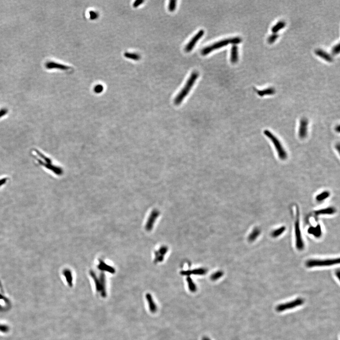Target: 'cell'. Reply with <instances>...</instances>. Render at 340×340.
<instances>
[{
  "instance_id": "obj_31",
  "label": "cell",
  "mask_w": 340,
  "mask_h": 340,
  "mask_svg": "<svg viewBox=\"0 0 340 340\" xmlns=\"http://www.w3.org/2000/svg\"><path fill=\"white\" fill-rule=\"evenodd\" d=\"M104 87L102 85H97L94 87V91L96 93H100L103 91Z\"/></svg>"
},
{
  "instance_id": "obj_17",
  "label": "cell",
  "mask_w": 340,
  "mask_h": 340,
  "mask_svg": "<svg viewBox=\"0 0 340 340\" xmlns=\"http://www.w3.org/2000/svg\"><path fill=\"white\" fill-rule=\"evenodd\" d=\"M308 232L310 234L313 235L315 236L318 237L320 236L321 235V229L320 226H316V227H310L309 228L308 230Z\"/></svg>"
},
{
  "instance_id": "obj_27",
  "label": "cell",
  "mask_w": 340,
  "mask_h": 340,
  "mask_svg": "<svg viewBox=\"0 0 340 340\" xmlns=\"http://www.w3.org/2000/svg\"><path fill=\"white\" fill-rule=\"evenodd\" d=\"M278 37V34H274H274L271 35L270 36L268 37L267 41H268V42H269V44H273V43L277 40Z\"/></svg>"
},
{
  "instance_id": "obj_20",
  "label": "cell",
  "mask_w": 340,
  "mask_h": 340,
  "mask_svg": "<svg viewBox=\"0 0 340 340\" xmlns=\"http://www.w3.org/2000/svg\"><path fill=\"white\" fill-rule=\"evenodd\" d=\"M329 196H330L329 192H328L327 191H325L322 192L320 194L316 196V200L318 202L323 201L324 200L328 198Z\"/></svg>"
},
{
  "instance_id": "obj_34",
  "label": "cell",
  "mask_w": 340,
  "mask_h": 340,
  "mask_svg": "<svg viewBox=\"0 0 340 340\" xmlns=\"http://www.w3.org/2000/svg\"><path fill=\"white\" fill-rule=\"evenodd\" d=\"M144 1L143 0H137L135 2L133 3V7H137L139 6L140 5H141L142 3L144 2Z\"/></svg>"
},
{
  "instance_id": "obj_15",
  "label": "cell",
  "mask_w": 340,
  "mask_h": 340,
  "mask_svg": "<svg viewBox=\"0 0 340 340\" xmlns=\"http://www.w3.org/2000/svg\"><path fill=\"white\" fill-rule=\"evenodd\" d=\"M275 90L274 88H266L265 90H262L257 91V94L260 96H268V95H272L275 94Z\"/></svg>"
},
{
  "instance_id": "obj_9",
  "label": "cell",
  "mask_w": 340,
  "mask_h": 340,
  "mask_svg": "<svg viewBox=\"0 0 340 340\" xmlns=\"http://www.w3.org/2000/svg\"><path fill=\"white\" fill-rule=\"evenodd\" d=\"M46 67L47 69H57L63 71H66L70 69V67L53 61H48L47 63H46Z\"/></svg>"
},
{
  "instance_id": "obj_6",
  "label": "cell",
  "mask_w": 340,
  "mask_h": 340,
  "mask_svg": "<svg viewBox=\"0 0 340 340\" xmlns=\"http://www.w3.org/2000/svg\"><path fill=\"white\" fill-rule=\"evenodd\" d=\"M204 33H205V31L203 30H200L198 31V32L190 40L187 44L185 47V50L187 52H190L192 50L197 41L203 36Z\"/></svg>"
},
{
  "instance_id": "obj_19",
  "label": "cell",
  "mask_w": 340,
  "mask_h": 340,
  "mask_svg": "<svg viewBox=\"0 0 340 340\" xmlns=\"http://www.w3.org/2000/svg\"><path fill=\"white\" fill-rule=\"evenodd\" d=\"M260 231L258 228H255L252 231V232H251L248 237L249 241H255L258 237V236L260 235Z\"/></svg>"
},
{
  "instance_id": "obj_16",
  "label": "cell",
  "mask_w": 340,
  "mask_h": 340,
  "mask_svg": "<svg viewBox=\"0 0 340 340\" xmlns=\"http://www.w3.org/2000/svg\"><path fill=\"white\" fill-rule=\"evenodd\" d=\"M285 21H280L272 28V32L274 34H276L278 32L284 28L285 26Z\"/></svg>"
},
{
  "instance_id": "obj_21",
  "label": "cell",
  "mask_w": 340,
  "mask_h": 340,
  "mask_svg": "<svg viewBox=\"0 0 340 340\" xmlns=\"http://www.w3.org/2000/svg\"><path fill=\"white\" fill-rule=\"evenodd\" d=\"M285 226H282L280 228H278L276 230H274V231H272V236L274 238H276L277 237H279L281 235H282L283 232H285Z\"/></svg>"
},
{
  "instance_id": "obj_29",
  "label": "cell",
  "mask_w": 340,
  "mask_h": 340,
  "mask_svg": "<svg viewBox=\"0 0 340 340\" xmlns=\"http://www.w3.org/2000/svg\"><path fill=\"white\" fill-rule=\"evenodd\" d=\"M9 330H10V328H9L8 326L0 324V332H4V333H6V332H9Z\"/></svg>"
},
{
  "instance_id": "obj_5",
  "label": "cell",
  "mask_w": 340,
  "mask_h": 340,
  "mask_svg": "<svg viewBox=\"0 0 340 340\" xmlns=\"http://www.w3.org/2000/svg\"><path fill=\"white\" fill-rule=\"evenodd\" d=\"M300 216L299 212L297 210L296 220L295 223V231L296 246L298 250H301L304 249V244L302 238L300 228Z\"/></svg>"
},
{
  "instance_id": "obj_26",
  "label": "cell",
  "mask_w": 340,
  "mask_h": 340,
  "mask_svg": "<svg viewBox=\"0 0 340 340\" xmlns=\"http://www.w3.org/2000/svg\"><path fill=\"white\" fill-rule=\"evenodd\" d=\"M223 272L222 271H218L212 274L211 276V279L212 281L217 280V279L221 278L223 275Z\"/></svg>"
},
{
  "instance_id": "obj_7",
  "label": "cell",
  "mask_w": 340,
  "mask_h": 340,
  "mask_svg": "<svg viewBox=\"0 0 340 340\" xmlns=\"http://www.w3.org/2000/svg\"><path fill=\"white\" fill-rule=\"evenodd\" d=\"M307 125L308 121L307 119L303 118L301 120L299 131V137L301 139H304L306 137L307 133Z\"/></svg>"
},
{
  "instance_id": "obj_30",
  "label": "cell",
  "mask_w": 340,
  "mask_h": 340,
  "mask_svg": "<svg viewBox=\"0 0 340 340\" xmlns=\"http://www.w3.org/2000/svg\"><path fill=\"white\" fill-rule=\"evenodd\" d=\"M339 52H340V45L338 44L332 48V52L333 55H336L339 54Z\"/></svg>"
},
{
  "instance_id": "obj_14",
  "label": "cell",
  "mask_w": 340,
  "mask_h": 340,
  "mask_svg": "<svg viewBox=\"0 0 340 340\" xmlns=\"http://www.w3.org/2000/svg\"><path fill=\"white\" fill-rule=\"evenodd\" d=\"M206 270L203 268H200V269H194L193 271L182 272L181 274L182 275H190L192 274L194 275H202L206 274Z\"/></svg>"
},
{
  "instance_id": "obj_4",
  "label": "cell",
  "mask_w": 340,
  "mask_h": 340,
  "mask_svg": "<svg viewBox=\"0 0 340 340\" xmlns=\"http://www.w3.org/2000/svg\"><path fill=\"white\" fill-rule=\"evenodd\" d=\"M264 134L268 138L270 139V140L272 141V142L274 144V146H275V148L277 151V154H278L279 158L282 160H285L286 159L287 155L285 150L283 148V146H282V145L279 140L274 135V134L272 133L271 132L268 131V130H266V131H264Z\"/></svg>"
},
{
  "instance_id": "obj_37",
  "label": "cell",
  "mask_w": 340,
  "mask_h": 340,
  "mask_svg": "<svg viewBox=\"0 0 340 340\" xmlns=\"http://www.w3.org/2000/svg\"><path fill=\"white\" fill-rule=\"evenodd\" d=\"M339 128H340V126H338V127H337V131H338V132H339V131H340V129H339Z\"/></svg>"
},
{
  "instance_id": "obj_33",
  "label": "cell",
  "mask_w": 340,
  "mask_h": 340,
  "mask_svg": "<svg viewBox=\"0 0 340 340\" xmlns=\"http://www.w3.org/2000/svg\"><path fill=\"white\" fill-rule=\"evenodd\" d=\"M8 111L6 108H2L0 110V118H2L3 116L5 115Z\"/></svg>"
},
{
  "instance_id": "obj_2",
  "label": "cell",
  "mask_w": 340,
  "mask_h": 340,
  "mask_svg": "<svg viewBox=\"0 0 340 340\" xmlns=\"http://www.w3.org/2000/svg\"><path fill=\"white\" fill-rule=\"evenodd\" d=\"M242 41V39L241 37L238 36L221 40L203 48L201 50V54L203 55H206L209 54L210 52L218 48L224 47L230 44H232L233 45H237L241 43Z\"/></svg>"
},
{
  "instance_id": "obj_8",
  "label": "cell",
  "mask_w": 340,
  "mask_h": 340,
  "mask_svg": "<svg viewBox=\"0 0 340 340\" xmlns=\"http://www.w3.org/2000/svg\"><path fill=\"white\" fill-rule=\"evenodd\" d=\"M36 160L37 161V162H38L39 164H40L44 166L47 169L53 172L54 173H55L56 175H62L63 171H62V169L60 167H57L56 166L52 165V164H47L46 162H43L42 161L40 160L39 159H36Z\"/></svg>"
},
{
  "instance_id": "obj_35",
  "label": "cell",
  "mask_w": 340,
  "mask_h": 340,
  "mask_svg": "<svg viewBox=\"0 0 340 340\" xmlns=\"http://www.w3.org/2000/svg\"><path fill=\"white\" fill-rule=\"evenodd\" d=\"M7 180H8V179L6 178H3V179L0 180V187L2 186L3 184H5Z\"/></svg>"
},
{
  "instance_id": "obj_10",
  "label": "cell",
  "mask_w": 340,
  "mask_h": 340,
  "mask_svg": "<svg viewBox=\"0 0 340 340\" xmlns=\"http://www.w3.org/2000/svg\"><path fill=\"white\" fill-rule=\"evenodd\" d=\"M315 54H316V55H317L318 56H320L321 58L324 59L326 61H328V62H332V61H333V58H332V56L328 54L327 52L324 51L322 49H317L315 51Z\"/></svg>"
},
{
  "instance_id": "obj_3",
  "label": "cell",
  "mask_w": 340,
  "mask_h": 340,
  "mask_svg": "<svg viewBox=\"0 0 340 340\" xmlns=\"http://www.w3.org/2000/svg\"><path fill=\"white\" fill-rule=\"evenodd\" d=\"M339 258H330L326 260L312 259L307 261L306 266L309 268L332 266L339 264Z\"/></svg>"
},
{
  "instance_id": "obj_18",
  "label": "cell",
  "mask_w": 340,
  "mask_h": 340,
  "mask_svg": "<svg viewBox=\"0 0 340 340\" xmlns=\"http://www.w3.org/2000/svg\"><path fill=\"white\" fill-rule=\"evenodd\" d=\"M159 215V212L158 211L154 210V211H153V212L151 215L150 217V218L149 223L148 224V228H151V227H152L154 222L158 217Z\"/></svg>"
},
{
  "instance_id": "obj_32",
  "label": "cell",
  "mask_w": 340,
  "mask_h": 340,
  "mask_svg": "<svg viewBox=\"0 0 340 340\" xmlns=\"http://www.w3.org/2000/svg\"><path fill=\"white\" fill-rule=\"evenodd\" d=\"M90 15L91 20H96L98 17V13L93 11H90Z\"/></svg>"
},
{
  "instance_id": "obj_24",
  "label": "cell",
  "mask_w": 340,
  "mask_h": 340,
  "mask_svg": "<svg viewBox=\"0 0 340 340\" xmlns=\"http://www.w3.org/2000/svg\"><path fill=\"white\" fill-rule=\"evenodd\" d=\"M177 5V1L175 0H171L169 2L168 9L171 11H173L175 10Z\"/></svg>"
},
{
  "instance_id": "obj_1",
  "label": "cell",
  "mask_w": 340,
  "mask_h": 340,
  "mask_svg": "<svg viewBox=\"0 0 340 340\" xmlns=\"http://www.w3.org/2000/svg\"><path fill=\"white\" fill-rule=\"evenodd\" d=\"M198 77V73L197 71H194L191 74L189 79L187 81L185 85L182 90L177 95L174 100V103L176 105H180L183 101L185 97L187 96L191 89L192 88L194 83L196 82Z\"/></svg>"
},
{
  "instance_id": "obj_28",
  "label": "cell",
  "mask_w": 340,
  "mask_h": 340,
  "mask_svg": "<svg viewBox=\"0 0 340 340\" xmlns=\"http://www.w3.org/2000/svg\"><path fill=\"white\" fill-rule=\"evenodd\" d=\"M35 151H36V152L38 154V155H39V156H40L42 159H44V160L46 161V163H47V164H52V161L50 159L47 158V157H46V156H44L43 154L40 153L39 151L37 150H35Z\"/></svg>"
},
{
  "instance_id": "obj_36",
  "label": "cell",
  "mask_w": 340,
  "mask_h": 340,
  "mask_svg": "<svg viewBox=\"0 0 340 340\" xmlns=\"http://www.w3.org/2000/svg\"><path fill=\"white\" fill-rule=\"evenodd\" d=\"M202 340H210V339H209V338H207V337H204V338H203Z\"/></svg>"
},
{
  "instance_id": "obj_11",
  "label": "cell",
  "mask_w": 340,
  "mask_h": 340,
  "mask_svg": "<svg viewBox=\"0 0 340 340\" xmlns=\"http://www.w3.org/2000/svg\"><path fill=\"white\" fill-rule=\"evenodd\" d=\"M146 301L148 302L150 311L152 313H155L157 311V306H156V303L154 302L151 295L150 293H147L146 295Z\"/></svg>"
},
{
  "instance_id": "obj_12",
  "label": "cell",
  "mask_w": 340,
  "mask_h": 340,
  "mask_svg": "<svg viewBox=\"0 0 340 340\" xmlns=\"http://www.w3.org/2000/svg\"><path fill=\"white\" fill-rule=\"evenodd\" d=\"M238 59H239V53H238V46L236 45H233L231 48L230 60L232 63H235L238 61Z\"/></svg>"
},
{
  "instance_id": "obj_23",
  "label": "cell",
  "mask_w": 340,
  "mask_h": 340,
  "mask_svg": "<svg viewBox=\"0 0 340 340\" xmlns=\"http://www.w3.org/2000/svg\"><path fill=\"white\" fill-rule=\"evenodd\" d=\"M124 55L126 58L132 59V60H136V61H137V60H139L140 59V56L137 54L126 52L124 53Z\"/></svg>"
},
{
  "instance_id": "obj_22",
  "label": "cell",
  "mask_w": 340,
  "mask_h": 340,
  "mask_svg": "<svg viewBox=\"0 0 340 340\" xmlns=\"http://www.w3.org/2000/svg\"><path fill=\"white\" fill-rule=\"evenodd\" d=\"M187 285H188L189 289H190V291L192 292H195L197 290L196 285L195 283L193 282L191 278H190V277H187Z\"/></svg>"
},
{
  "instance_id": "obj_25",
  "label": "cell",
  "mask_w": 340,
  "mask_h": 340,
  "mask_svg": "<svg viewBox=\"0 0 340 340\" xmlns=\"http://www.w3.org/2000/svg\"><path fill=\"white\" fill-rule=\"evenodd\" d=\"M64 275L65 276L67 282H68L69 285L70 287L72 286V278L71 274L68 272H64Z\"/></svg>"
},
{
  "instance_id": "obj_13",
  "label": "cell",
  "mask_w": 340,
  "mask_h": 340,
  "mask_svg": "<svg viewBox=\"0 0 340 340\" xmlns=\"http://www.w3.org/2000/svg\"><path fill=\"white\" fill-rule=\"evenodd\" d=\"M335 209L333 207H328L319 210L315 212V214L316 216L324 215H332L335 212Z\"/></svg>"
}]
</instances>
